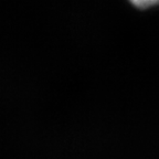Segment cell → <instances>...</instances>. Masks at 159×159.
Returning a JSON list of instances; mask_svg holds the SVG:
<instances>
[{
	"mask_svg": "<svg viewBox=\"0 0 159 159\" xmlns=\"http://www.w3.org/2000/svg\"><path fill=\"white\" fill-rule=\"evenodd\" d=\"M132 5L139 9H147L159 5V0H129Z\"/></svg>",
	"mask_w": 159,
	"mask_h": 159,
	"instance_id": "obj_1",
	"label": "cell"
}]
</instances>
